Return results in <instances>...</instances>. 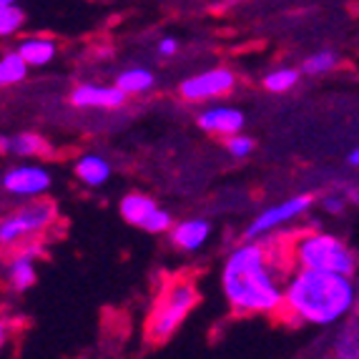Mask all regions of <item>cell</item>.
Returning a JSON list of instances; mask_svg holds the SVG:
<instances>
[{"mask_svg":"<svg viewBox=\"0 0 359 359\" xmlns=\"http://www.w3.org/2000/svg\"><path fill=\"white\" fill-rule=\"evenodd\" d=\"M294 274L287 236L241 241L222 266V292L236 317H276L284 284Z\"/></svg>","mask_w":359,"mask_h":359,"instance_id":"cell-1","label":"cell"},{"mask_svg":"<svg viewBox=\"0 0 359 359\" xmlns=\"http://www.w3.org/2000/svg\"><path fill=\"white\" fill-rule=\"evenodd\" d=\"M354 279L317 271H294L284 284L276 317L292 327H334L357 311Z\"/></svg>","mask_w":359,"mask_h":359,"instance_id":"cell-2","label":"cell"},{"mask_svg":"<svg viewBox=\"0 0 359 359\" xmlns=\"http://www.w3.org/2000/svg\"><path fill=\"white\" fill-rule=\"evenodd\" d=\"M294 271H317L354 279L359 274V254L337 233L322 229H302L287 233Z\"/></svg>","mask_w":359,"mask_h":359,"instance_id":"cell-3","label":"cell"},{"mask_svg":"<svg viewBox=\"0 0 359 359\" xmlns=\"http://www.w3.org/2000/svg\"><path fill=\"white\" fill-rule=\"evenodd\" d=\"M198 299H201V294H198L196 279L189 271L166 276L149 309L146 339L151 344H163V341L171 339L181 330L186 317L196 309Z\"/></svg>","mask_w":359,"mask_h":359,"instance_id":"cell-4","label":"cell"},{"mask_svg":"<svg viewBox=\"0 0 359 359\" xmlns=\"http://www.w3.org/2000/svg\"><path fill=\"white\" fill-rule=\"evenodd\" d=\"M58 222V206L50 198L25 201L0 219V249H20L25 244L41 241Z\"/></svg>","mask_w":359,"mask_h":359,"instance_id":"cell-5","label":"cell"},{"mask_svg":"<svg viewBox=\"0 0 359 359\" xmlns=\"http://www.w3.org/2000/svg\"><path fill=\"white\" fill-rule=\"evenodd\" d=\"M314 201H317L314 194H297V196L287 198L282 204H274V206H269V209H264L262 214L254 216V222L244 229V241L266 239L276 229L287 226L289 222H297V219L309 214Z\"/></svg>","mask_w":359,"mask_h":359,"instance_id":"cell-6","label":"cell"},{"mask_svg":"<svg viewBox=\"0 0 359 359\" xmlns=\"http://www.w3.org/2000/svg\"><path fill=\"white\" fill-rule=\"evenodd\" d=\"M233 88H236V73L226 66H219L184 78L179 83V96L186 103H206L229 96Z\"/></svg>","mask_w":359,"mask_h":359,"instance_id":"cell-7","label":"cell"},{"mask_svg":"<svg viewBox=\"0 0 359 359\" xmlns=\"http://www.w3.org/2000/svg\"><path fill=\"white\" fill-rule=\"evenodd\" d=\"M0 184H3V191L20 198L25 204V201H38L46 196L53 186V176L48 168L38 166V163H15V166L6 168Z\"/></svg>","mask_w":359,"mask_h":359,"instance_id":"cell-8","label":"cell"},{"mask_svg":"<svg viewBox=\"0 0 359 359\" xmlns=\"http://www.w3.org/2000/svg\"><path fill=\"white\" fill-rule=\"evenodd\" d=\"M41 252H43L41 241H33V244L20 246V249H15L11 254V259L6 264V282L15 294H23L30 287H36L38 282L36 259L41 257Z\"/></svg>","mask_w":359,"mask_h":359,"instance_id":"cell-9","label":"cell"},{"mask_svg":"<svg viewBox=\"0 0 359 359\" xmlns=\"http://www.w3.org/2000/svg\"><path fill=\"white\" fill-rule=\"evenodd\" d=\"M244 123H246L244 111H239V108L233 106H209L196 116V126L201 131L224 138L239 136L244 131Z\"/></svg>","mask_w":359,"mask_h":359,"instance_id":"cell-10","label":"cell"},{"mask_svg":"<svg viewBox=\"0 0 359 359\" xmlns=\"http://www.w3.org/2000/svg\"><path fill=\"white\" fill-rule=\"evenodd\" d=\"M71 106L76 108H103V111H114L128 101L126 93H121L116 86L103 83H78L68 96Z\"/></svg>","mask_w":359,"mask_h":359,"instance_id":"cell-11","label":"cell"},{"mask_svg":"<svg viewBox=\"0 0 359 359\" xmlns=\"http://www.w3.org/2000/svg\"><path fill=\"white\" fill-rule=\"evenodd\" d=\"M166 236L174 249H179V252H184V254H194L209 241L211 222H206V219H184V222H174V226H171V231H168Z\"/></svg>","mask_w":359,"mask_h":359,"instance_id":"cell-12","label":"cell"},{"mask_svg":"<svg viewBox=\"0 0 359 359\" xmlns=\"http://www.w3.org/2000/svg\"><path fill=\"white\" fill-rule=\"evenodd\" d=\"M13 50L23 58V63L28 68H43L55 60V55H58V43L50 36H25L15 43Z\"/></svg>","mask_w":359,"mask_h":359,"instance_id":"cell-13","label":"cell"},{"mask_svg":"<svg viewBox=\"0 0 359 359\" xmlns=\"http://www.w3.org/2000/svg\"><path fill=\"white\" fill-rule=\"evenodd\" d=\"M158 209H161V206L156 204V198L149 196V194H141V191L126 194L118 204L121 219H123L126 224H131V226H138V229L149 226V222L154 219V214Z\"/></svg>","mask_w":359,"mask_h":359,"instance_id":"cell-14","label":"cell"},{"mask_svg":"<svg viewBox=\"0 0 359 359\" xmlns=\"http://www.w3.org/2000/svg\"><path fill=\"white\" fill-rule=\"evenodd\" d=\"M73 174L88 189H101L103 184H108L114 168L108 163V158H103L101 154H83L73 163Z\"/></svg>","mask_w":359,"mask_h":359,"instance_id":"cell-15","label":"cell"},{"mask_svg":"<svg viewBox=\"0 0 359 359\" xmlns=\"http://www.w3.org/2000/svg\"><path fill=\"white\" fill-rule=\"evenodd\" d=\"M0 154L18 156V158H33V156L48 154L46 138L38 133H15V136H0Z\"/></svg>","mask_w":359,"mask_h":359,"instance_id":"cell-16","label":"cell"},{"mask_svg":"<svg viewBox=\"0 0 359 359\" xmlns=\"http://www.w3.org/2000/svg\"><path fill=\"white\" fill-rule=\"evenodd\" d=\"M116 88L126 96H146L156 88V76L151 68L146 66H131L116 76Z\"/></svg>","mask_w":359,"mask_h":359,"instance_id":"cell-17","label":"cell"},{"mask_svg":"<svg viewBox=\"0 0 359 359\" xmlns=\"http://www.w3.org/2000/svg\"><path fill=\"white\" fill-rule=\"evenodd\" d=\"M330 359H359V332L354 327L352 317L344 322V327L337 334L334 344H332Z\"/></svg>","mask_w":359,"mask_h":359,"instance_id":"cell-18","label":"cell"},{"mask_svg":"<svg viewBox=\"0 0 359 359\" xmlns=\"http://www.w3.org/2000/svg\"><path fill=\"white\" fill-rule=\"evenodd\" d=\"M337 68H339V53H337V50L324 48V50H317V53L306 55V58L302 60L299 73L317 78V76H327V73L337 71Z\"/></svg>","mask_w":359,"mask_h":359,"instance_id":"cell-19","label":"cell"},{"mask_svg":"<svg viewBox=\"0 0 359 359\" xmlns=\"http://www.w3.org/2000/svg\"><path fill=\"white\" fill-rule=\"evenodd\" d=\"M25 76H28V66L15 50H6L0 55V88L18 86L20 81H25Z\"/></svg>","mask_w":359,"mask_h":359,"instance_id":"cell-20","label":"cell"},{"mask_svg":"<svg viewBox=\"0 0 359 359\" xmlns=\"http://www.w3.org/2000/svg\"><path fill=\"white\" fill-rule=\"evenodd\" d=\"M299 68L279 66L264 76V88L269 90V93H287V90H292L294 86L299 83Z\"/></svg>","mask_w":359,"mask_h":359,"instance_id":"cell-21","label":"cell"},{"mask_svg":"<svg viewBox=\"0 0 359 359\" xmlns=\"http://www.w3.org/2000/svg\"><path fill=\"white\" fill-rule=\"evenodd\" d=\"M23 25H25V11L18 3L8 0V6L0 8V41H8L15 33H20Z\"/></svg>","mask_w":359,"mask_h":359,"instance_id":"cell-22","label":"cell"},{"mask_svg":"<svg viewBox=\"0 0 359 359\" xmlns=\"http://www.w3.org/2000/svg\"><path fill=\"white\" fill-rule=\"evenodd\" d=\"M254 149H257V141L252 136H246V133H239V136H231L226 138V154L231 158H246V156H252Z\"/></svg>","mask_w":359,"mask_h":359,"instance_id":"cell-23","label":"cell"},{"mask_svg":"<svg viewBox=\"0 0 359 359\" xmlns=\"http://www.w3.org/2000/svg\"><path fill=\"white\" fill-rule=\"evenodd\" d=\"M171 226H174V216H171V211L166 209H158L154 214V219L149 222V226L144 229L146 233H156V236H161V233H168L171 231Z\"/></svg>","mask_w":359,"mask_h":359,"instance_id":"cell-24","label":"cell"},{"mask_svg":"<svg viewBox=\"0 0 359 359\" xmlns=\"http://www.w3.org/2000/svg\"><path fill=\"white\" fill-rule=\"evenodd\" d=\"M319 204H322V211L330 216H339L341 211L347 209L349 198L347 194H324L322 198H319Z\"/></svg>","mask_w":359,"mask_h":359,"instance_id":"cell-25","label":"cell"},{"mask_svg":"<svg viewBox=\"0 0 359 359\" xmlns=\"http://www.w3.org/2000/svg\"><path fill=\"white\" fill-rule=\"evenodd\" d=\"M156 50H158V55H161V58H171V55L179 53V41H176L174 36H166V38H161V41H158Z\"/></svg>","mask_w":359,"mask_h":359,"instance_id":"cell-26","label":"cell"},{"mask_svg":"<svg viewBox=\"0 0 359 359\" xmlns=\"http://www.w3.org/2000/svg\"><path fill=\"white\" fill-rule=\"evenodd\" d=\"M347 161H349V166H354V168H359V146L352 151V154L347 156Z\"/></svg>","mask_w":359,"mask_h":359,"instance_id":"cell-27","label":"cell"},{"mask_svg":"<svg viewBox=\"0 0 359 359\" xmlns=\"http://www.w3.org/2000/svg\"><path fill=\"white\" fill-rule=\"evenodd\" d=\"M347 198L352 201V204H357V206H359V184L354 186V189H349V191H347Z\"/></svg>","mask_w":359,"mask_h":359,"instance_id":"cell-28","label":"cell"},{"mask_svg":"<svg viewBox=\"0 0 359 359\" xmlns=\"http://www.w3.org/2000/svg\"><path fill=\"white\" fill-rule=\"evenodd\" d=\"M6 339H8V324L0 319V347L6 344Z\"/></svg>","mask_w":359,"mask_h":359,"instance_id":"cell-29","label":"cell"},{"mask_svg":"<svg viewBox=\"0 0 359 359\" xmlns=\"http://www.w3.org/2000/svg\"><path fill=\"white\" fill-rule=\"evenodd\" d=\"M352 322H354V327H357V332H359V311L352 317Z\"/></svg>","mask_w":359,"mask_h":359,"instance_id":"cell-30","label":"cell"},{"mask_svg":"<svg viewBox=\"0 0 359 359\" xmlns=\"http://www.w3.org/2000/svg\"><path fill=\"white\" fill-rule=\"evenodd\" d=\"M354 289H357V302H359V274H357V279H354Z\"/></svg>","mask_w":359,"mask_h":359,"instance_id":"cell-31","label":"cell"},{"mask_svg":"<svg viewBox=\"0 0 359 359\" xmlns=\"http://www.w3.org/2000/svg\"><path fill=\"white\" fill-rule=\"evenodd\" d=\"M357 13H359V6H357Z\"/></svg>","mask_w":359,"mask_h":359,"instance_id":"cell-32","label":"cell"}]
</instances>
